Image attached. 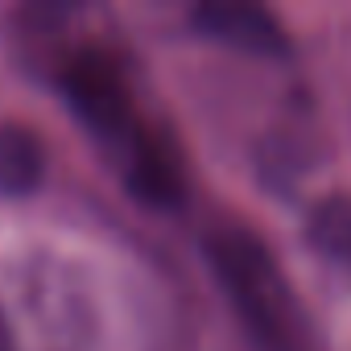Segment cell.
I'll return each instance as SVG.
<instances>
[{
  "label": "cell",
  "mask_w": 351,
  "mask_h": 351,
  "mask_svg": "<svg viewBox=\"0 0 351 351\" xmlns=\"http://www.w3.org/2000/svg\"><path fill=\"white\" fill-rule=\"evenodd\" d=\"M62 91H66V104L79 112V120L124 161L132 191H141L149 199H169L173 195L169 165L141 136L128 91H124V83H120V75H116V66L108 58H95V54L75 58L66 66V75H62Z\"/></svg>",
  "instance_id": "6da1fadb"
},
{
  "label": "cell",
  "mask_w": 351,
  "mask_h": 351,
  "mask_svg": "<svg viewBox=\"0 0 351 351\" xmlns=\"http://www.w3.org/2000/svg\"><path fill=\"white\" fill-rule=\"evenodd\" d=\"M211 265L219 273V281L228 285L240 318L252 326V335H261L273 351H285L293 343V326H298V310L289 302V289L281 281V273L273 269V256L248 236V232H219L207 244Z\"/></svg>",
  "instance_id": "7a4b0ae2"
},
{
  "label": "cell",
  "mask_w": 351,
  "mask_h": 351,
  "mask_svg": "<svg viewBox=\"0 0 351 351\" xmlns=\"http://www.w3.org/2000/svg\"><path fill=\"white\" fill-rule=\"evenodd\" d=\"M199 38L219 42L228 50L240 54H261V58H277L289 50L285 29L277 25L273 13L256 9V5H240V0H207L191 13Z\"/></svg>",
  "instance_id": "3957f363"
},
{
  "label": "cell",
  "mask_w": 351,
  "mask_h": 351,
  "mask_svg": "<svg viewBox=\"0 0 351 351\" xmlns=\"http://www.w3.org/2000/svg\"><path fill=\"white\" fill-rule=\"evenodd\" d=\"M46 153L25 124H0V199H25L42 186Z\"/></svg>",
  "instance_id": "277c9868"
},
{
  "label": "cell",
  "mask_w": 351,
  "mask_h": 351,
  "mask_svg": "<svg viewBox=\"0 0 351 351\" xmlns=\"http://www.w3.org/2000/svg\"><path fill=\"white\" fill-rule=\"evenodd\" d=\"M310 244L326 261H351V199H330L310 215Z\"/></svg>",
  "instance_id": "5b68a950"
},
{
  "label": "cell",
  "mask_w": 351,
  "mask_h": 351,
  "mask_svg": "<svg viewBox=\"0 0 351 351\" xmlns=\"http://www.w3.org/2000/svg\"><path fill=\"white\" fill-rule=\"evenodd\" d=\"M0 351H13V335H9V326H5V318H0Z\"/></svg>",
  "instance_id": "8992f818"
}]
</instances>
